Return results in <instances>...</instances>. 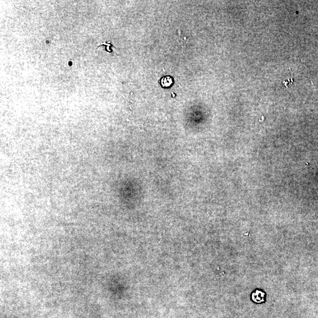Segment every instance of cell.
<instances>
[{"label":"cell","mask_w":318,"mask_h":318,"mask_svg":"<svg viewBox=\"0 0 318 318\" xmlns=\"http://www.w3.org/2000/svg\"><path fill=\"white\" fill-rule=\"evenodd\" d=\"M102 45L106 46V50L107 51H108L109 53H111L113 51L111 48V47L113 46V45L111 44H110V42H109V44H107V42H106V44H102Z\"/></svg>","instance_id":"cell-3"},{"label":"cell","mask_w":318,"mask_h":318,"mask_svg":"<svg viewBox=\"0 0 318 318\" xmlns=\"http://www.w3.org/2000/svg\"><path fill=\"white\" fill-rule=\"evenodd\" d=\"M264 293L261 291H256L252 295V299L256 302H262L264 300Z\"/></svg>","instance_id":"cell-2"},{"label":"cell","mask_w":318,"mask_h":318,"mask_svg":"<svg viewBox=\"0 0 318 318\" xmlns=\"http://www.w3.org/2000/svg\"><path fill=\"white\" fill-rule=\"evenodd\" d=\"M174 79L171 76H165L161 78L160 80V84L161 86L164 88H170L173 85H174Z\"/></svg>","instance_id":"cell-1"}]
</instances>
